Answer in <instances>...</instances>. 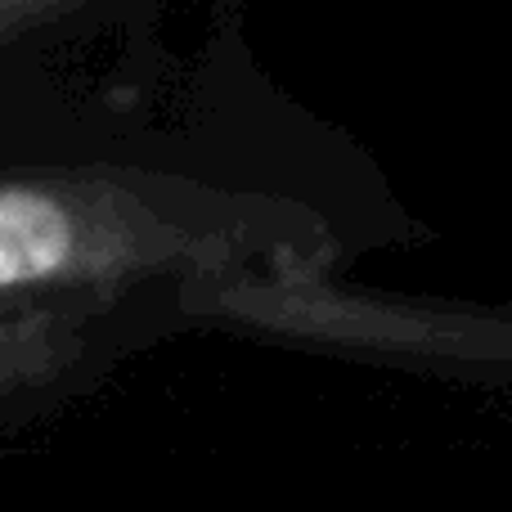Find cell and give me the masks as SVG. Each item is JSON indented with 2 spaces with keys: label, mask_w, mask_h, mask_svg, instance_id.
Wrapping results in <instances>:
<instances>
[{
  "label": "cell",
  "mask_w": 512,
  "mask_h": 512,
  "mask_svg": "<svg viewBox=\"0 0 512 512\" xmlns=\"http://www.w3.org/2000/svg\"><path fill=\"white\" fill-rule=\"evenodd\" d=\"M230 270V243L171 189L117 176L0 180V301Z\"/></svg>",
  "instance_id": "obj_1"
},
{
  "label": "cell",
  "mask_w": 512,
  "mask_h": 512,
  "mask_svg": "<svg viewBox=\"0 0 512 512\" xmlns=\"http://www.w3.org/2000/svg\"><path fill=\"white\" fill-rule=\"evenodd\" d=\"M72 355L68 328L50 310H18L0 301V391L32 387V382L59 373Z\"/></svg>",
  "instance_id": "obj_2"
},
{
  "label": "cell",
  "mask_w": 512,
  "mask_h": 512,
  "mask_svg": "<svg viewBox=\"0 0 512 512\" xmlns=\"http://www.w3.org/2000/svg\"><path fill=\"white\" fill-rule=\"evenodd\" d=\"M72 0H0V45L23 36L27 27H41L45 18L63 14Z\"/></svg>",
  "instance_id": "obj_3"
}]
</instances>
